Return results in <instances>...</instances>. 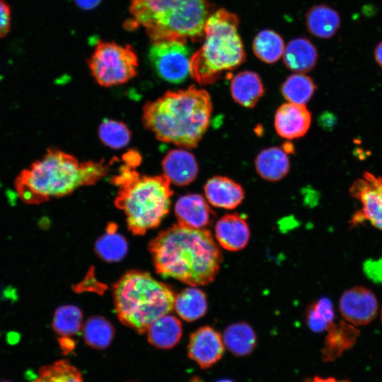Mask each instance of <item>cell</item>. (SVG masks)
Listing matches in <instances>:
<instances>
[{
  "instance_id": "6da1fadb",
  "label": "cell",
  "mask_w": 382,
  "mask_h": 382,
  "mask_svg": "<svg viewBox=\"0 0 382 382\" xmlns=\"http://www.w3.org/2000/svg\"><path fill=\"white\" fill-rule=\"evenodd\" d=\"M150 250L161 276L192 286L212 282L222 260L210 231L180 224L160 233L151 243Z\"/></svg>"
},
{
  "instance_id": "7a4b0ae2",
  "label": "cell",
  "mask_w": 382,
  "mask_h": 382,
  "mask_svg": "<svg viewBox=\"0 0 382 382\" xmlns=\"http://www.w3.org/2000/svg\"><path fill=\"white\" fill-rule=\"evenodd\" d=\"M212 112L209 94L190 86L168 91L143 108L142 121L160 141L191 149L205 134Z\"/></svg>"
},
{
  "instance_id": "3957f363",
  "label": "cell",
  "mask_w": 382,
  "mask_h": 382,
  "mask_svg": "<svg viewBox=\"0 0 382 382\" xmlns=\"http://www.w3.org/2000/svg\"><path fill=\"white\" fill-rule=\"evenodd\" d=\"M109 170L104 160L80 162L74 156L51 149L18 175L15 187L27 204H40L51 197L69 195L83 185H93Z\"/></svg>"
},
{
  "instance_id": "277c9868",
  "label": "cell",
  "mask_w": 382,
  "mask_h": 382,
  "mask_svg": "<svg viewBox=\"0 0 382 382\" xmlns=\"http://www.w3.org/2000/svg\"><path fill=\"white\" fill-rule=\"evenodd\" d=\"M124 158L125 165L112 180L119 188L115 203L126 215L132 232L142 234L157 226L168 213L173 190L163 174L147 176L137 171L140 157L136 152L127 153Z\"/></svg>"
},
{
  "instance_id": "5b68a950",
  "label": "cell",
  "mask_w": 382,
  "mask_h": 382,
  "mask_svg": "<svg viewBox=\"0 0 382 382\" xmlns=\"http://www.w3.org/2000/svg\"><path fill=\"white\" fill-rule=\"evenodd\" d=\"M127 28L143 27L153 42L197 40L209 17L207 0H131Z\"/></svg>"
},
{
  "instance_id": "8992f818",
  "label": "cell",
  "mask_w": 382,
  "mask_h": 382,
  "mask_svg": "<svg viewBox=\"0 0 382 382\" xmlns=\"http://www.w3.org/2000/svg\"><path fill=\"white\" fill-rule=\"evenodd\" d=\"M238 23V16L225 9H219L207 18L204 42L190 61V74L199 84H212L224 71L235 69L245 62Z\"/></svg>"
},
{
  "instance_id": "52a82bcc",
  "label": "cell",
  "mask_w": 382,
  "mask_h": 382,
  "mask_svg": "<svg viewBox=\"0 0 382 382\" xmlns=\"http://www.w3.org/2000/svg\"><path fill=\"white\" fill-rule=\"evenodd\" d=\"M114 299L120 320L143 333L154 321L173 309L175 296L149 274L130 272L115 284Z\"/></svg>"
},
{
  "instance_id": "ba28073f",
  "label": "cell",
  "mask_w": 382,
  "mask_h": 382,
  "mask_svg": "<svg viewBox=\"0 0 382 382\" xmlns=\"http://www.w3.org/2000/svg\"><path fill=\"white\" fill-rule=\"evenodd\" d=\"M92 76L105 87L120 85L135 76L138 58L131 45L99 41L88 61Z\"/></svg>"
},
{
  "instance_id": "9c48e42d",
  "label": "cell",
  "mask_w": 382,
  "mask_h": 382,
  "mask_svg": "<svg viewBox=\"0 0 382 382\" xmlns=\"http://www.w3.org/2000/svg\"><path fill=\"white\" fill-rule=\"evenodd\" d=\"M186 42L163 40L153 42L149 58L158 75L165 81L180 83L190 74V51Z\"/></svg>"
},
{
  "instance_id": "30bf717a",
  "label": "cell",
  "mask_w": 382,
  "mask_h": 382,
  "mask_svg": "<svg viewBox=\"0 0 382 382\" xmlns=\"http://www.w3.org/2000/svg\"><path fill=\"white\" fill-rule=\"evenodd\" d=\"M351 196L361 204L350 220L352 227L367 221L382 230V177L365 172L349 188Z\"/></svg>"
},
{
  "instance_id": "8fae6325",
  "label": "cell",
  "mask_w": 382,
  "mask_h": 382,
  "mask_svg": "<svg viewBox=\"0 0 382 382\" xmlns=\"http://www.w3.org/2000/svg\"><path fill=\"white\" fill-rule=\"evenodd\" d=\"M339 308L345 321L353 325L361 326L369 324L376 318L378 302L370 289L357 286L343 292Z\"/></svg>"
},
{
  "instance_id": "7c38bea8",
  "label": "cell",
  "mask_w": 382,
  "mask_h": 382,
  "mask_svg": "<svg viewBox=\"0 0 382 382\" xmlns=\"http://www.w3.org/2000/svg\"><path fill=\"white\" fill-rule=\"evenodd\" d=\"M224 353L222 337L214 329L204 326L190 337L187 354L201 369H208L219 361Z\"/></svg>"
},
{
  "instance_id": "4fadbf2b",
  "label": "cell",
  "mask_w": 382,
  "mask_h": 382,
  "mask_svg": "<svg viewBox=\"0 0 382 382\" xmlns=\"http://www.w3.org/2000/svg\"><path fill=\"white\" fill-rule=\"evenodd\" d=\"M311 115L305 105L286 103L280 105L274 115L277 133L286 139H298L309 129Z\"/></svg>"
},
{
  "instance_id": "5bb4252c",
  "label": "cell",
  "mask_w": 382,
  "mask_h": 382,
  "mask_svg": "<svg viewBox=\"0 0 382 382\" xmlns=\"http://www.w3.org/2000/svg\"><path fill=\"white\" fill-rule=\"evenodd\" d=\"M215 237L219 244L229 251H238L248 244L250 232L245 219L237 213L220 218L215 225Z\"/></svg>"
},
{
  "instance_id": "9a60e30c",
  "label": "cell",
  "mask_w": 382,
  "mask_h": 382,
  "mask_svg": "<svg viewBox=\"0 0 382 382\" xmlns=\"http://www.w3.org/2000/svg\"><path fill=\"white\" fill-rule=\"evenodd\" d=\"M204 190L207 202L218 208L233 209L240 205L245 197L242 186L225 176L209 178Z\"/></svg>"
},
{
  "instance_id": "2e32d148",
  "label": "cell",
  "mask_w": 382,
  "mask_h": 382,
  "mask_svg": "<svg viewBox=\"0 0 382 382\" xmlns=\"http://www.w3.org/2000/svg\"><path fill=\"white\" fill-rule=\"evenodd\" d=\"M178 224L195 228H204L212 221L214 213L200 195L188 194L180 197L175 206Z\"/></svg>"
},
{
  "instance_id": "e0dca14e",
  "label": "cell",
  "mask_w": 382,
  "mask_h": 382,
  "mask_svg": "<svg viewBox=\"0 0 382 382\" xmlns=\"http://www.w3.org/2000/svg\"><path fill=\"white\" fill-rule=\"evenodd\" d=\"M163 175L170 183L183 186L192 183L197 177L198 165L195 156L184 149L169 151L162 162Z\"/></svg>"
},
{
  "instance_id": "ac0fdd59",
  "label": "cell",
  "mask_w": 382,
  "mask_h": 382,
  "mask_svg": "<svg viewBox=\"0 0 382 382\" xmlns=\"http://www.w3.org/2000/svg\"><path fill=\"white\" fill-rule=\"evenodd\" d=\"M328 332L322 349L323 360L332 361L340 357L344 351L350 349L359 335V330L351 323L341 320L333 322Z\"/></svg>"
},
{
  "instance_id": "d6986e66",
  "label": "cell",
  "mask_w": 382,
  "mask_h": 382,
  "mask_svg": "<svg viewBox=\"0 0 382 382\" xmlns=\"http://www.w3.org/2000/svg\"><path fill=\"white\" fill-rule=\"evenodd\" d=\"M82 325V313L75 306L66 305L57 308L54 313L52 328L59 337V342L64 354L74 348L71 337L79 333Z\"/></svg>"
},
{
  "instance_id": "ffe728a7",
  "label": "cell",
  "mask_w": 382,
  "mask_h": 382,
  "mask_svg": "<svg viewBox=\"0 0 382 382\" xmlns=\"http://www.w3.org/2000/svg\"><path fill=\"white\" fill-rule=\"evenodd\" d=\"M230 90L233 99L245 108H253L265 92L260 76L251 71L235 75L231 81Z\"/></svg>"
},
{
  "instance_id": "44dd1931",
  "label": "cell",
  "mask_w": 382,
  "mask_h": 382,
  "mask_svg": "<svg viewBox=\"0 0 382 382\" xmlns=\"http://www.w3.org/2000/svg\"><path fill=\"white\" fill-rule=\"evenodd\" d=\"M255 166L257 173L264 180L275 182L286 175L290 162L286 152L279 147L262 150L256 156Z\"/></svg>"
},
{
  "instance_id": "7402d4cb",
  "label": "cell",
  "mask_w": 382,
  "mask_h": 382,
  "mask_svg": "<svg viewBox=\"0 0 382 382\" xmlns=\"http://www.w3.org/2000/svg\"><path fill=\"white\" fill-rule=\"evenodd\" d=\"M283 57L288 69L297 73H304L315 66L318 53L311 42L299 37L291 40L285 47Z\"/></svg>"
},
{
  "instance_id": "603a6c76",
  "label": "cell",
  "mask_w": 382,
  "mask_h": 382,
  "mask_svg": "<svg viewBox=\"0 0 382 382\" xmlns=\"http://www.w3.org/2000/svg\"><path fill=\"white\" fill-rule=\"evenodd\" d=\"M149 342L161 349H169L179 342L182 325L178 318L169 313L154 321L147 328Z\"/></svg>"
},
{
  "instance_id": "cb8c5ba5",
  "label": "cell",
  "mask_w": 382,
  "mask_h": 382,
  "mask_svg": "<svg viewBox=\"0 0 382 382\" xmlns=\"http://www.w3.org/2000/svg\"><path fill=\"white\" fill-rule=\"evenodd\" d=\"M306 26L309 32L320 38H330L340 28L338 13L325 5L311 8L306 13Z\"/></svg>"
},
{
  "instance_id": "d4e9b609",
  "label": "cell",
  "mask_w": 382,
  "mask_h": 382,
  "mask_svg": "<svg viewBox=\"0 0 382 382\" xmlns=\"http://www.w3.org/2000/svg\"><path fill=\"white\" fill-rule=\"evenodd\" d=\"M222 339L228 350L237 357L250 354L257 344L255 331L245 322L236 323L228 326Z\"/></svg>"
},
{
  "instance_id": "484cf974",
  "label": "cell",
  "mask_w": 382,
  "mask_h": 382,
  "mask_svg": "<svg viewBox=\"0 0 382 382\" xmlns=\"http://www.w3.org/2000/svg\"><path fill=\"white\" fill-rule=\"evenodd\" d=\"M174 308L183 319L194 321L207 312L206 296L202 290L191 286L175 296Z\"/></svg>"
},
{
  "instance_id": "4316f807",
  "label": "cell",
  "mask_w": 382,
  "mask_h": 382,
  "mask_svg": "<svg viewBox=\"0 0 382 382\" xmlns=\"http://www.w3.org/2000/svg\"><path fill=\"white\" fill-rule=\"evenodd\" d=\"M282 37L271 30H262L255 37L253 50L255 56L262 62L272 64L279 60L284 51Z\"/></svg>"
},
{
  "instance_id": "83f0119b",
  "label": "cell",
  "mask_w": 382,
  "mask_h": 382,
  "mask_svg": "<svg viewBox=\"0 0 382 382\" xmlns=\"http://www.w3.org/2000/svg\"><path fill=\"white\" fill-rule=\"evenodd\" d=\"M30 382H83L82 374L67 359H60L42 366Z\"/></svg>"
},
{
  "instance_id": "f1b7e54d",
  "label": "cell",
  "mask_w": 382,
  "mask_h": 382,
  "mask_svg": "<svg viewBox=\"0 0 382 382\" xmlns=\"http://www.w3.org/2000/svg\"><path fill=\"white\" fill-rule=\"evenodd\" d=\"M316 86L311 77L302 73L289 76L282 86V93L289 103L305 105L311 98Z\"/></svg>"
},
{
  "instance_id": "f546056e",
  "label": "cell",
  "mask_w": 382,
  "mask_h": 382,
  "mask_svg": "<svg viewBox=\"0 0 382 382\" xmlns=\"http://www.w3.org/2000/svg\"><path fill=\"white\" fill-rule=\"evenodd\" d=\"M83 335L86 343L96 349H104L111 342L114 329L105 319L100 317L90 318L84 325Z\"/></svg>"
},
{
  "instance_id": "4dcf8cb0",
  "label": "cell",
  "mask_w": 382,
  "mask_h": 382,
  "mask_svg": "<svg viewBox=\"0 0 382 382\" xmlns=\"http://www.w3.org/2000/svg\"><path fill=\"white\" fill-rule=\"evenodd\" d=\"M335 311L330 300L321 298L314 302L306 313V323L309 328L316 332L327 330L334 322Z\"/></svg>"
},
{
  "instance_id": "1f68e13d",
  "label": "cell",
  "mask_w": 382,
  "mask_h": 382,
  "mask_svg": "<svg viewBox=\"0 0 382 382\" xmlns=\"http://www.w3.org/2000/svg\"><path fill=\"white\" fill-rule=\"evenodd\" d=\"M98 134L102 142L112 149L125 147L131 138L130 132L124 123L112 120H103Z\"/></svg>"
},
{
  "instance_id": "d6a6232c",
  "label": "cell",
  "mask_w": 382,
  "mask_h": 382,
  "mask_svg": "<svg viewBox=\"0 0 382 382\" xmlns=\"http://www.w3.org/2000/svg\"><path fill=\"white\" fill-rule=\"evenodd\" d=\"M127 243L124 238L115 231H109L96 243L99 255L108 261L121 260L127 252Z\"/></svg>"
},
{
  "instance_id": "836d02e7",
  "label": "cell",
  "mask_w": 382,
  "mask_h": 382,
  "mask_svg": "<svg viewBox=\"0 0 382 382\" xmlns=\"http://www.w3.org/2000/svg\"><path fill=\"white\" fill-rule=\"evenodd\" d=\"M364 272L375 283L382 284V258L367 260L364 263Z\"/></svg>"
},
{
  "instance_id": "e575fe53",
  "label": "cell",
  "mask_w": 382,
  "mask_h": 382,
  "mask_svg": "<svg viewBox=\"0 0 382 382\" xmlns=\"http://www.w3.org/2000/svg\"><path fill=\"white\" fill-rule=\"evenodd\" d=\"M11 23V7L4 0H0V39L8 33Z\"/></svg>"
},
{
  "instance_id": "d590c367",
  "label": "cell",
  "mask_w": 382,
  "mask_h": 382,
  "mask_svg": "<svg viewBox=\"0 0 382 382\" xmlns=\"http://www.w3.org/2000/svg\"><path fill=\"white\" fill-rule=\"evenodd\" d=\"M76 4L82 9L91 10L96 7L101 0H74Z\"/></svg>"
},
{
  "instance_id": "8d00e7d4",
  "label": "cell",
  "mask_w": 382,
  "mask_h": 382,
  "mask_svg": "<svg viewBox=\"0 0 382 382\" xmlns=\"http://www.w3.org/2000/svg\"><path fill=\"white\" fill-rule=\"evenodd\" d=\"M374 58L378 65L382 67V41L379 42L374 50Z\"/></svg>"
},
{
  "instance_id": "74e56055",
  "label": "cell",
  "mask_w": 382,
  "mask_h": 382,
  "mask_svg": "<svg viewBox=\"0 0 382 382\" xmlns=\"http://www.w3.org/2000/svg\"><path fill=\"white\" fill-rule=\"evenodd\" d=\"M306 382H349L347 380L337 381L336 378L332 377L329 378H321L320 376H315L311 380H308Z\"/></svg>"
},
{
  "instance_id": "f35d334b",
  "label": "cell",
  "mask_w": 382,
  "mask_h": 382,
  "mask_svg": "<svg viewBox=\"0 0 382 382\" xmlns=\"http://www.w3.org/2000/svg\"><path fill=\"white\" fill-rule=\"evenodd\" d=\"M216 382H233V381L230 379H221V380L216 381Z\"/></svg>"
},
{
  "instance_id": "ab89813d",
  "label": "cell",
  "mask_w": 382,
  "mask_h": 382,
  "mask_svg": "<svg viewBox=\"0 0 382 382\" xmlns=\"http://www.w3.org/2000/svg\"><path fill=\"white\" fill-rule=\"evenodd\" d=\"M380 318H381V320L382 322V307H381V309Z\"/></svg>"
},
{
  "instance_id": "60d3db41",
  "label": "cell",
  "mask_w": 382,
  "mask_h": 382,
  "mask_svg": "<svg viewBox=\"0 0 382 382\" xmlns=\"http://www.w3.org/2000/svg\"><path fill=\"white\" fill-rule=\"evenodd\" d=\"M0 382H11L9 381H0Z\"/></svg>"
}]
</instances>
